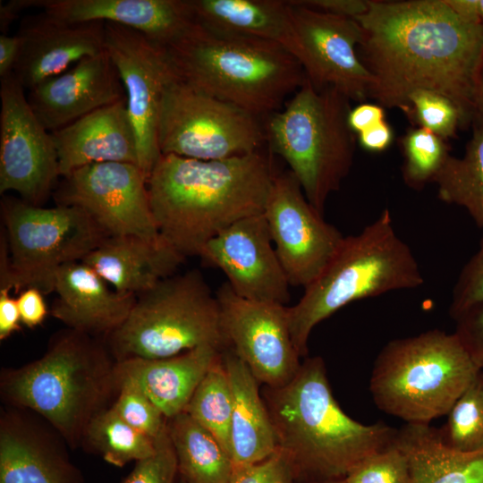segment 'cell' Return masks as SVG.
<instances>
[{"mask_svg":"<svg viewBox=\"0 0 483 483\" xmlns=\"http://www.w3.org/2000/svg\"><path fill=\"white\" fill-rule=\"evenodd\" d=\"M216 295L228 346L255 378L269 388L289 383L301 364L291 337L288 307L244 299L227 282Z\"/></svg>","mask_w":483,"mask_h":483,"instance_id":"17","label":"cell"},{"mask_svg":"<svg viewBox=\"0 0 483 483\" xmlns=\"http://www.w3.org/2000/svg\"><path fill=\"white\" fill-rule=\"evenodd\" d=\"M69 445L35 412L4 406L0 412V483H84Z\"/></svg>","mask_w":483,"mask_h":483,"instance_id":"19","label":"cell"},{"mask_svg":"<svg viewBox=\"0 0 483 483\" xmlns=\"http://www.w3.org/2000/svg\"><path fill=\"white\" fill-rule=\"evenodd\" d=\"M105 47L124 88L137 136L139 166L148 179L160 156L157 132L163 97L178 76L165 47L133 29L105 22Z\"/></svg>","mask_w":483,"mask_h":483,"instance_id":"12","label":"cell"},{"mask_svg":"<svg viewBox=\"0 0 483 483\" xmlns=\"http://www.w3.org/2000/svg\"><path fill=\"white\" fill-rule=\"evenodd\" d=\"M213 346L198 347L163 359L130 358L115 362L117 386L144 393L169 419L184 411L198 386L221 357Z\"/></svg>","mask_w":483,"mask_h":483,"instance_id":"25","label":"cell"},{"mask_svg":"<svg viewBox=\"0 0 483 483\" xmlns=\"http://www.w3.org/2000/svg\"><path fill=\"white\" fill-rule=\"evenodd\" d=\"M21 50V39L13 36L0 35V79L13 72Z\"/></svg>","mask_w":483,"mask_h":483,"instance_id":"48","label":"cell"},{"mask_svg":"<svg viewBox=\"0 0 483 483\" xmlns=\"http://www.w3.org/2000/svg\"><path fill=\"white\" fill-rule=\"evenodd\" d=\"M111 407L126 423L153 440L167 429L168 419L144 393L131 385L119 386Z\"/></svg>","mask_w":483,"mask_h":483,"instance_id":"36","label":"cell"},{"mask_svg":"<svg viewBox=\"0 0 483 483\" xmlns=\"http://www.w3.org/2000/svg\"><path fill=\"white\" fill-rule=\"evenodd\" d=\"M295 476L292 461L278 448L262 462L234 466L228 483H292Z\"/></svg>","mask_w":483,"mask_h":483,"instance_id":"41","label":"cell"},{"mask_svg":"<svg viewBox=\"0 0 483 483\" xmlns=\"http://www.w3.org/2000/svg\"><path fill=\"white\" fill-rule=\"evenodd\" d=\"M180 479L184 483H228L233 462L216 438L186 412L168 419Z\"/></svg>","mask_w":483,"mask_h":483,"instance_id":"30","label":"cell"},{"mask_svg":"<svg viewBox=\"0 0 483 483\" xmlns=\"http://www.w3.org/2000/svg\"><path fill=\"white\" fill-rule=\"evenodd\" d=\"M11 289L0 287V340L4 341L19 331L21 321L16 298Z\"/></svg>","mask_w":483,"mask_h":483,"instance_id":"45","label":"cell"},{"mask_svg":"<svg viewBox=\"0 0 483 483\" xmlns=\"http://www.w3.org/2000/svg\"><path fill=\"white\" fill-rule=\"evenodd\" d=\"M108 285L84 262L68 263L55 274L50 314L68 328L106 339L125 321L137 297Z\"/></svg>","mask_w":483,"mask_h":483,"instance_id":"22","label":"cell"},{"mask_svg":"<svg viewBox=\"0 0 483 483\" xmlns=\"http://www.w3.org/2000/svg\"><path fill=\"white\" fill-rule=\"evenodd\" d=\"M392 140V129L385 121L359 133L360 144L369 151L385 150L391 144Z\"/></svg>","mask_w":483,"mask_h":483,"instance_id":"47","label":"cell"},{"mask_svg":"<svg viewBox=\"0 0 483 483\" xmlns=\"http://www.w3.org/2000/svg\"><path fill=\"white\" fill-rule=\"evenodd\" d=\"M423 283L415 256L396 233L390 211L384 209L359 233L344 236L322 273L288 307L294 348L300 357L307 355L313 328L343 307Z\"/></svg>","mask_w":483,"mask_h":483,"instance_id":"6","label":"cell"},{"mask_svg":"<svg viewBox=\"0 0 483 483\" xmlns=\"http://www.w3.org/2000/svg\"><path fill=\"white\" fill-rule=\"evenodd\" d=\"M480 371L454 333L432 329L388 342L374 362L369 391L381 411L428 425L447 415Z\"/></svg>","mask_w":483,"mask_h":483,"instance_id":"7","label":"cell"},{"mask_svg":"<svg viewBox=\"0 0 483 483\" xmlns=\"http://www.w3.org/2000/svg\"><path fill=\"white\" fill-rule=\"evenodd\" d=\"M4 240L0 241V287L54 292L58 269L82 260L109 237L83 208L73 205L43 208L3 197Z\"/></svg>","mask_w":483,"mask_h":483,"instance_id":"10","label":"cell"},{"mask_svg":"<svg viewBox=\"0 0 483 483\" xmlns=\"http://www.w3.org/2000/svg\"><path fill=\"white\" fill-rule=\"evenodd\" d=\"M434 182L442 201L464 208L483 229V123L476 124L463 157L449 155Z\"/></svg>","mask_w":483,"mask_h":483,"instance_id":"31","label":"cell"},{"mask_svg":"<svg viewBox=\"0 0 483 483\" xmlns=\"http://www.w3.org/2000/svg\"><path fill=\"white\" fill-rule=\"evenodd\" d=\"M82 446L119 468L148 458L156 450L155 440L126 423L111 406L90 421Z\"/></svg>","mask_w":483,"mask_h":483,"instance_id":"32","label":"cell"},{"mask_svg":"<svg viewBox=\"0 0 483 483\" xmlns=\"http://www.w3.org/2000/svg\"><path fill=\"white\" fill-rule=\"evenodd\" d=\"M483 302V234L476 253L462 267L454 284L449 315L455 320L471 307Z\"/></svg>","mask_w":483,"mask_h":483,"instance_id":"40","label":"cell"},{"mask_svg":"<svg viewBox=\"0 0 483 483\" xmlns=\"http://www.w3.org/2000/svg\"><path fill=\"white\" fill-rule=\"evenodd\" d=\"M402 177L405 183L420 190L434 182L449 157L443 139L425 128L411 130L402 139Z\"/></svg>","mask_w":483,"mask_h":483,"instance_id":"35","label":"cell"},{"mask_svg":"<svg viewBox=\"0 0 483 483\" xmlns=\"http://www.w3.org/2000/svg\"><path fill=\"white\" fill-rule=\"evenodd\" d=\"M479 17L481 24H483V0H479Z\"/></svg>","mask_w":483,"mask_h":483,"instance_id":"52","label":"cell"},{"mask_svg":"<svg viewBox=\"0 0 483 483\" xmlns=\"http://www.w3.org/2000/svg\"><path fill=\"white\" fill-rule=\"evenodd\" d=\"M349 101L334 88L315 89L306 78L264 127L271 150L288 164L308 201L321 214L353 161L356 140L348 123Z\"/></svg>","mask_w":483,"mask_h":483,"instance_id":"8","label":"cell"},{"mask_svg":"<svg viewBox=\"0 0 483 483\" xmlns=\"http://www.w3.org/2000/svg\"><path fill=\"white\" fill-rule=\"evenodd\" d=\"M195 21L222 33L279 44L291 53L290 4L281 0H190Z\"/></svg>","mask_w":483,"mask_h":483,"instance_id":"28","label":"cell"},{"mask_svg":"<svg viewBox=\"0 0 483 483\" xmlns=\"http://www.w3.org/2000/svg\"><path fill=\"white\" fill-rule=\"evenodd\" d=\"M354 20L360 59L375 80L370 97L412 118L409 96L432 91L454 104L462 127L474 121L483 24L461 19L444 0L369 1Z\"/></svg>","mask_w":483,"mask_h":483,"instance_id":"1","label":"cell"},{"mask_svg":"<svg viewBox=\"0 0 483 483\" xmlns=\"http://www.w3.org/2000/svg\"><path fill=\"white\" fill-rule=\"evenodd\" d=\"M165 48L180 80L257 117L277 112L306 80L298 60L279 44L196 21Z\"/></svg>","mask_w":483,"mask_h":483,"instance_id":"5","label":"cell"},{"mask_svg":"<svg viewBox=\"0 0 483 483\" xmlns=\"http://www.w3.org/2000/svg\"><path fill=\"white\" fill-rule=\"evenodd\" d=\"M105 341L116 361L228 346L216 295L198 270L172 275L138 294L125 321Z\"/></svg>","mask_w":483,"mask_h":483,"instance_id":"9","label":"cell"},{"mask_svg":"<svg viewBox=\"0 0 483 483\" xmlns=\"http://www.w3.org/2000/svg\"><path fill=\"white\" fill-rule=\"evenodd\" d=\"M148 177L132 163L106 162L78 168L63 177L57 205L86 210L109 236H160L150 208Z\"/></svg>","mask_w":483,"mask_h":483,"instance_id":"16","label":"cell"},{"mask_svg":"<svg viewBox=\"0 0 483 483\" xmlns=\"http://www.w3.org/2000/svg\"><path fill=\"white\" fill-rule=\"evenodd\" d=\"M385 121V110L381 106L361 104L352 109L349 114L348 123L354 132L360 133L363 131Z\"/></svg>","mask_w":483,"mask_h":483,"instance_id":"46","label":"cell"},{"mask_svg":"<svg viewBox=\"0 0 483 483\" xmlns=\"http://www.w3.org/2000/svg\"><path fill=\"white\" fill-rule=\"evenodd\" d=\"M50 132L61 177L97 163L125 162L139 165L137 136L126 98Z\"/></svg>","mask_w":483,"mask_h":483,"instance_id":"24","label":"cell"},{"mask_svg":"<svg viewBox=\"0 0 483 483\" xmlns=\"http://www.w3.org/2000/svg\"><path fill=\"white\" fill-rule=\"evenodd\" d=\"M0 80V193L39 206L60 176L56 148L14 73Z\"/></svg>","mask_w":483,"mask_h":483,"instance_id":"13","label":"cell"},{"mask_svg":"<svg viewBox=\"0 0 483 483\" xmlns=\"http://www.w3.org/2000/svg\"><path fill=\"white\" fill-rule=\"evenodd\" d=\"M220 269L239 296L285 305L289 281L262 214L242 218L208 241L198 255Z\"/></svg>","mask_w":483,"mask_h":483,"instance_id":"18","label":"cell"},{"mask_svg":"<svg viewBox=\"0 0 483 483\" xmlns=\"http://www.w3.org/2000/svg\"><path fill=\"white\" fill-rule=\"evenodd\" d=\"M125 98L120 76L106 51L80 60L27 94L30 106L49 131Z\"/></svg>","mask_w":483,"mask_h":483,"instance_id":"20","label":"cell"},{"mask_svg":"<svg viewBox=\"0 0 483 483\" xmlns=\"http://www.w3.org/2000/svg\"><path fill=\"white\" fill-rule=\"evenodd\" d=\"M266 140L258 117L177 77L165 89L158 123L160 154L220 160L259 150Z\"/></svg>","mask_w":483,"mask_h":483,"instance_id":"11","label":"cell"},{"mask_svg":"<svg viewBox=\"0 0 483 483\" xmlns=\"http://www.w3.org/2000/svg\"><path fill=\"white\" fill-rule=\"evenodd\" d=\"M453 332L475 365L483 369V302L477 304L455 319Z\"/></svg>","mask_w":483,"mask_h":483,"instance_id":"42","label":"cell"},{"mask_svg":"<svg viewBox=\"0 0 483 483\" xmlns=\"http://www.w3.org/2000/svg\"><path fill=\"white\" fill-rule=\"evenodd\" d=\"M185 258L161 235L109 236L82 260L114 290L136 296L174 275Z\"/></svg>","mask_w":483,"mask_h":483,"instance_id":"26","label":"cell"},{"mask_svg":"<svg viewBox=\"0 0 483 483\" xmlns=\"http://www.w3.org/2000/svg\"><path fill=\"white\" fill-rule=\"evenodd\" d=\"M268 393L267 407L277 445L292 461L296 476L325 483L343 479L395 439L397 429L383 422L362 424L342 410L320 357L308 359L289 383Z\"/></svg>","mask_w":483,"mask_h":483,"instance_id":"3","label":"cell"},{"mask_svg":"<svg viewBox=\"0 0 483 483\" xmlns=\"http://www.w3.org/2000/svg\"><path fill=\"white\" fill-rule=\"evenodd\" d=\"M412 118L443 140L455 135L462 126L461 114L448 98L428 90H416L409 96Z\"/></svg>","mask_w":483,"mask_h":483,"instance_id":"37","label":"cell"},{"mask_svg":"<svg viewBox=\"0 0 483 483\" xmlns=\"http://www.w3.org/2000/svg\"><path fill=\"white\" fill-rule=\"evenodd\" d=\"M33 6L67 22H111L166 47L195 22L190 0H33Z\"/></svg>","mask_w":483,"mask_h":483,"instance_id":"23","label":"cell"},{"mask_svg":"<svg viewBox=\"0 0 483 483\" xmlns=\"http://www.w3.org/2000/svg\"><path fill=\"white\" fill-rule=\"evenodd\" d=\"M447 422L438 429L451 448L473 453L483 451V373L475 377L447 413Z\"/></svg>","mask_w":483,"mask_h":483,"instance_id":"34","label":"cell"},{"mask_svg":"<svg viewBox=\"0 0 483 483\" xmlns=\"http://www.w3.org/2000/svg\"><path fill=\"white\" fill-rule=\"evenodd\" d=\"M222 360L233 394L232 461L234 466L262 462L271 456L278 445L270 414L259 395L258 381L232 349L223 355Z\"/></svg>","mask_w":483,"mask_h":483,"instance_id":"27","label":"cell"},{"mask_svg":"<svg viewBox=\"0 0 483 483\" xmlns=\"http://www.w3.org/2000/svg\"><path fill=\"white\" fill-rule=\"evenodd\" d=\"M461 19L481 24L479 17V0H444Z\"/></svg>","mask_w":483,"mask_h":483,"instance_id":"50","label":"cell"},{"mask_svg":"<svg viewBox=\"0 0 483 483\" xmlns=\"http://www.w3.org/2000/svg\"><path fill=\"white\" fill-rule=\"evenodd\" d=\"M179 483H184L182 479L179 480Z\"/></svg>","mask_w":483,"mask_h":483,"instance_id":"54","label":"cell"},{"mask_svg":"<svg viewBox=\"0 0 483 483\" xmlns=\"http://www.w3.org/2000/svg\"><path fill=\"white\" fill-rule=\"evenodd\" d=\"M16 34L21 50L13 73L28 90L106 51L101 21L67 22L43 12L24 19Z\"/></svg>","mask_w":483,"mask_h":483,"instance_id":"21","label":"cell"},{"mask_svg":"<svg viewBox=\"0 0 483 483\" xmlns=\"http://www.w3.org/2000/svg\"><path fill=\"white\" fill-rule=\"evenodd\" d=\"M44 295L35 287H29L19 292L16 300L22 325L34 328L45 321L50 311H48Z\"/></svg>","mask_w":483,"mask_h":483,"instance_id":"43","label":"cell"},{"mask_svg":"<svg viewBox=\"0 0 483 483\" xmlns=\"http://www.w3.org/2000/svg\"><path fill=\"white\" fill-rule=\"evenodd\" d=\"M115 362L105 339L66 327L40 358L1 369V399L40 416L70 448L81 447L90 421L117 395Z\"/></svg>","mask_w":483,"mask_h":483,"instance_id":"4","label":"cell"},{"mask_svg":"<svg viewBox=\"0 0 483 483\" xmlns=\"http://www.w3.org/2000/svg\"><path fill=\"white\" fill-rule=\"evenodd\" d=\"M474 121L477 124L483 123V59L477 85L476 112Z\"/></svg>","mask_w":483,"mask_h":483,"instance_id":"51","label":"cell"},{"mask_svg":"<svg viewBox=\"0 0 483 483\" xmlns=\"http://www.w3.org/2000/svg\"><path fill=\"white\" fill-rule=\"evenodd\" d=\"M275 172L260 150L220 160L160 154L148 179L160 235L184 258L233 223L262 214Z\"/></svg>","mask_w":483,"mask_h":483,"instance_id":"2","label":"cell"},{"mask_svg":"<svg viewBox=\"0 0 483 483\" xmlns=\"http://www.w3.org/2000/svg\"><path fill=\"white\" fill-rule=\"evenodd\" d=\"M263 216L292 286L306 288L315 281L344 239L308 201L290 171L275 174Z\"/></svg>","mask_w":483,"mask_h":483,"instance_id":"14","label":"cell"},{"mask_svg":"<svg viewBox=\"0 0 483 483\" xmlns=\"http://www.w3.org/2000/svg\"><path fill=\"white\" fill-rule=\"evenodd\" d=\"M326 483H347V482L343 479H339L330 480Z\"/></svg>","mask_w":483,"mask_h":483,"instance_id":"53","label":"cell"},{"mask_svg":"<svg viewBox=\"0 0 483 483\" xmlns=\"http://www.w3.org/2000/svg\"><path fill=\"white\" fill-rule=\"evenodd\" d=\"M343 479L347 483H409L408 459L394 439L361 461Z\"/></svg>","mask_w":483,"mask_h":483,"instance_id":"38","label":"cell"},{"mask_svg":"<svg viewBox=\"0 0 483 483\" xmlns=\"http://www.w3.org/2000/svg\"><path fill=\"white\" fill-rule=\"evenodd\" d=\"M33 7V0H11L0 4V32L7 35L10 25L24 9Z\"/></svg>","mask_w":483,"mask_h":483,"instance_id":"49","label":"cell"},{"mask_svg":"<svg viewBox=\"0 0 483 483\" xmlns=\"http://www.w3.org/2000/svg\"><path fill=\"white\" fill-rule=\"evenodd\" d=\"M294 4L327 13L330 14L356 19L364 15L369 8L366 0H292Z\"/></svg>","mask_w":483,"mask_h":483,"instance_id":"44","label":"cell"},{"mask_svg":"<svg viewBox=\"0 0 483 483\" xmlns=\"http://www.w3.org/2000/svg\"><path fill=\"white\" fill-rule=\"evenodd\" d=\"M395 442L409 463V483H483V451L464 453L449 447L439 430L406 424Z\"/></svg>","mask_w":483,"mask_h":483,"instance_id":"29","label":"cell"},{"mask_svg":"<svg viewBox=\"0 0 483 483\" xmlns=\"http://www.w3.org/2000/svg\"><path fill=\"white\" fill-rule=\"evenodd\" d=\"M155 443L154 453L136 462L131 471L120 483H176L178 464L168 426Z\"/></svg>","mask_w":483,"mask_h":483,"instance_id":"39","label":"cell"},{"mask_svg":"<svg viewBox=\"0 0 483 483\" xmlns=\"http://www.w3.org/2000/svg\"><path fill=\"white\" fill-rule=\"evenodd\" d=\"M293 28L291 54L317 89L334 88L347 98L362 102L375 80L357 55L362 37L360 24L287 1Z\"/></svg>","mask_w":483,"mask_h":483,"instance_id":"15","label":"cell"},{"mask_svg":"<svg viewBox=\"0 0 483 483\" xmlns=\"http://www.w3.org/2000/svg\"><path fill=\"white\" fill-rule=\"evenodd\" d=\"M184 412L211 433L231 457L233 394L222 356L205 375Z\"/></svg>","mask_w":483,"mask_h":483,"instance_id":"33","label":"cell"}]
</instances>
